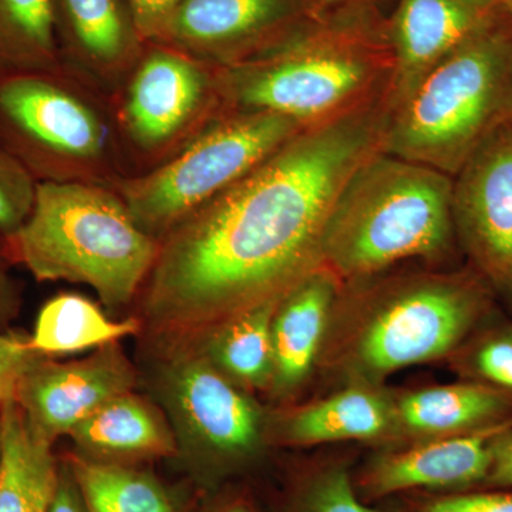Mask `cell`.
<instances>
[{"instance_id": "1", "label": "cell", "mask_w": 512, "mask_h": 512, "mask_svg": "<svg viewBox=\"0 0 512 512\" xmlns=\"http://www.w3.org/2000/svg\"><path fill=\"white\" fill-rule=\"evenodd\" d=\"M387 111L377 101L303 128L171 229L141 291L150 328L173 342L195 338L319 269L335 202L382 151Z\"/></svg>"}, {"instance_id": "2", "label": "cell", "mask_w": 512, "mask_h": 512, "mask_svg": "<svg viewBox=\"0 0 512 512\" xmlns=\"http://www.w3.org/2000/svg\"><path fill=\"white\" fill-rule=\"evenodd\" d=\"M512 121V36L503 8L393 101L382 151L454 177Z\"/></svg>"}, {"instance_id": "3", "label": "cell", "mask_w": 512, "mask_h": 512, "mask_svg": "<svg viewBox=\"0 0 512 512\" xmlns=\"http://www.w3.org/2000/svg\"><path fill=\"white\" fill-rule=\"evenodd\" d=\"M453 177L379 151L349 178L322 244L340 282L383 274L406 259H440L456 244Z\"/></svg>"}, {"instance_id": "4", "label": "cell", "mask_w": 512, "mask_h": 512, "mask_svg": "<svg viewBox=\"0 0 512 512\" xmlns=\"http://www.w3.org/2000/svg\"><path fill=\"white\" fill-rule=\"evenodd\" d=\"M6 241L37 281L90 286L109 311L143 291L160 249L113 188L89 183H39L28 221Z\"/></svg>"}, {"instance_id": "5", "label": "cell", "mask_w": 512, "mask_h": 512, "mask_svg": "<svg viewBox=\"0 0 512 512\" xmlns=\"http://www.w3.org/2000/svg\"><path fill=\"white\" fill-rule=\"evenodd\" d=\"M0 146L37 183L113 187L131 177L113 97L64 66L0 67Z\"/></svg>"}, {"instance_id": "6", "label": "cell", "mask_w": 512, "mask_h": 512, "mask_svg": "<svg viewBox=\"0 0 512 512\" xmlns=\"http://www.w3.org/2000/svg\"><path fill=\"white\" fill-rule=\"evenodd\" d=\"M393 70L390 45L301 32L252 62L217 72L225 110L264 111L312 127L389 99Z\"/></svg>"}, {"instance_id": "7", "label": "cell", "mask_w": 512, "mask_h": 512, "mask_svg": "<svg viewBox=\"0 0 512 512\" xmlns=\"http://www.w3.org/2000/svg\"><path fill=\"white\" fill-rule=\"evenodd\" d=\"M367 292L353 365L367 379L456 353L493 318L494 291L474 271L393 276Z\"/></svg>"}, {"instance_id": "8", "label": "cell", "mask_w": 512, "mask_h": 512, "mask_svg": "<svg viewBox=\"0 0 512 512\" xmlns=\"http://www.w3.org/2000/svg\"><path fill=\"white\" fill-rule=\"evenodd\" d=\"M158 366L154 390L177 441L174 460L211 494L248 473L264 451V417L247 392L222 375L190 340Z\"/></svg>"}, {"instance_id": "9", "label": "cell", "mask_w": 512, "mask_h": 512, "mask_svg": "<svg viewBox=\"0 0 512 512\" xmlns=\"http://www.w3.org/2000/svg\"><path fill=\"white\" fill-rule=\"evenodd\" d=\"M303 128L278 114L227 110L167 163L123 178L110 188L119 194L137 224L161 241Z\"/></svg>"}, {"instance_id": "10", "label": "cell", "mask_w": 512, "mask_h": 512, "mask_svg": "<svg viewBox=\"0 0 512 512\" xmlns=\"http://www.w3.org/2000/svg\"><path fill=\"white\" fill-rule=\"evenodd\" d=\"M113 101L131 177L167 163L227 111L217 69L160 42L147 43Z\"/></svg>"}, {"instance_id": "11", "label": "cell", "mask_w": 512, "mask_h": 512, "mask_svg": "<svg viewBox=\"0 0 512 512\" xmlns=\"http://www.w3.org/2000/svg\"><path fill=\"white\" fill-rule=\"evenodd\" d=\"M453 220L470 268L512 298V121L454 175Z\"/></svg>"}, {"instance_id": "12", "label": "cell", "mask_w": 512, "mask_h": 512, "mask_svg": "<svg viewBox=\"0 0 512 512\" xmlns=\"http://www.w3.org/2000/svg\"><path fill=\"white\" fill-rule=\"evenodd\" d=\"M299 0H183L154 42L231 69L298 36Z\"/></svg>"}, {"instance_id": "13", "label": "cell", "mask_w": 512, "mask_h": 512, "mask_svg": "<svg viewBox=\"0 0 512 512\" xmlns=\"http://www.w3.org/2000/svg\"><path fill=\"white\" fill-rule=\"evenodd\" d=\"M136 369L119 342L74 362L43 356L20 380L16 403L39 439L55 444L101 407L136 387Z\"/></svg>"}, {"instance_id": "14", "label": "cell", "mask_w": 512, "mask_h": 512, "mask_svg": "<svg viewBox=\"0 0 512 512\" xmlns=\"http://www.w3.org/2000/svg\"><path fill=\"white\" fill-rule=\"evenodd\" d=\"M511 424L429 439L383 454L353 474L357 494L366 503L376 504L397 495L481 490L490 471L495 434Z\"/></svg>"}, {"instance_id": "15", "label": "cell", "mask_w": 512, "mask_h": 512, "mask_svg": "<svg viewBox=\"0 0 512 512\" xmlns=\"http://www.w3.org/2000/svg\"><path fill=\"white\" fill-rule=\"evenodd\" d=\"M52 3L63 66L107 96H116L148 43L127 0Z\"/></svg>"}, {"instance_id": "16", "label": "cell", "mask_w": 512, "mask_h": 512, "mask_svg": "<svg viewBox=\"0 0 512 512\" xmlns=\"http://www.w3.org/2000/svg\"><path fill=\"white\" fill-rule=\"evenodd\" d=\"M498 8L480 0H402L390 33L394 70L387 104L409 92Z\"/></svg>"}, {"instance_id": "17", "label": "cell", "mask_w": 512, "mask_h": 512, "mask_svg": "<svg viewBox=\"0 0 512 512\" xmlns=\"http://www.w3.org/2000/svg\"><path fill=\"white\" fill-rule=\"evenodd\" d=\"M69 437L74 454L96 463L144 466L177 454L167 416L134 392L111 400L74 427Z\"/></svg>"}, {"instance_id": "18", "label": "cell", "mask_w": 512, "mask_h": 512, "mask_svg": "<svg viewBox=\"0 0 512 512\" xmlns=\"http://www.w3.org/2000/svg\"><path fill=\"white\" fill-rule=\"evenodd\" d=\"M342 282L320 266L279 299L272 319L276 393L292 392L311 372Z\"/></svg>"}, {"instance_id": "19", "label": "cell", "mask_w": 512, "mask_h": 512, "mask_svg": "<svg viewBox=\"0 0 512 512\" xmlns=\"http://www.w3.org/2000/svg\"><path fill=\"white\" fill-rule=\"evenodd\" d=\"M394 419L427 440L477 433L512 423V396L470 380L430 387L402 397Z\"/></svg>"}, {"instance_id": "20", "label": "cell", "mask_w": 512, "mask_h": 512, "mask_svg": "<svg viewBox=\"0 0 512 512\" xmlns=\"http://www.w3.org/2000/svg\"><path fill=\"white\" fill-rule=\"evenodd\" d=\"M89 512H198L205 497L190 481L170 484L143 466L96 463L70 454Z\"/></svg>"}, {"instance_id": "21", "label": "cell", "mask_w": 512, "mask_h": 512, "mask_svg": "<svg viewBox=\"0 0 512 512\" xmlns=\"http://www.w3.org/2000/svg\"><path fill=\"white\" fill-rule=\"evenodd\" d=\"M53 444L39 439L16 400L0 407V512H49L59 478Z\"/></svg>"}, {"instance_id": "22", "label": "cell", "mask_w": 512, "mask_h": 512, "mask_svg": "<svg viewBox=\"0 0 512 512\" xmlns=\"http://www.w3.org/2000/svg\"><path fill=\"white\" fill-rule=\"evenodd\" d=\"M279 299L238 313L190 342L241 389H265L274 373L272 319Z\"/></svg>"}, {"instance_id": "23", "label": "cell", "mask_w": 512, "mask_h": 512, "mask_svg": "<svg viewBox=\"0 0 512 512\" xmlns=\"http://www.w3.org/2000/svg\"><path fill=\"white\" fill-rule=\"evenodd\" d=\"M393 419L394 410L383 397L352 387L293 413L282 426L281 439L296 446L376 439Z\"/></svg>"}, {"instance_id": "24", "label": "cell", "mask_w": 512, "mask_h": 512, "mask_svg": "<svg viewBox=\"0 0 512 512\" xmlns=\"http://www.w3.org/2000/svg\"><path fill=\"white\" fill-rule=\"evenodd\" d=\"M140 328V320L117 322L90 299L62 293L40 309L29 342L33 350L46 357L70 355L119 342Z\"/></svg>"}, {"instance_id": "25", "label": "cell", "mask_w": 512, "mask_h": 512, "mask_svg": "<svg viewBox=\"0 0 512 512\" xmlns=\"http://www.w3.org/2000/svg\"><path fill=\"white\" fill-rule=\"evenodd\" d=\"M60 66L52 0H0V67Z\"/></svg>"}, {"instance_id": "26", "label": "cell", "mask_w": 512, "mask_h": 512, "mask_svg": "<svg viewBox=\"0 0 512 512\" xmlns=\"http://www.w3.org/2000/svg\"><path fill=\"white\" fill-rule=\"evenodd\" d=\"M275 512H392L357 494L345 461L313 464L291 474Z\"/></svg>"}, {"instance_id": "27", "label": "cell", "mask_w": 512, "mask_h": 512, "mask_svg": "<svg viewBox=\"0 0 512 512\" xmlns=\"http://www.w3.org/2000/svg\"><path fill=\"white\" fill-rule=\"evenodd\" d=\"M457 353L458 369L467 380L512 396V322L493 325L485 320Z\"/></svg>"}, {"instance_id": "28", "label": "cell", "mask_w": 512, "mask_h": 512, "mask_svg": "<svg viewBox=\"0 0 512 512\" xmlns=\"http://www.w3.org/2000/svg\"><path fill=\"white\" fill-rule=\"evenodd\" d=\"M37 181L18 158L0 146V235L12 238L28 221L36 201Z\"/></svg>"}, {"instance_id": "29", "label": "cell", "mask_w": 512, "mask_h": 512, "mask_svg": "<svg viewBox=\"0 0 512 512\" xmlns=\"http://www.w3.org/2000/svg\"><path fill=\"white\" fill-rule=\"evenodd\" d=\"M392 512H512V490H473L464 493L404 495Z\"/></svg>"}, {"instance_id": "30", "label": "cell", "mask_w": 512, "mask_h": 512, "mask_svg": "<svg viewBox=\"0 0 512 512\" xmlns=\"http://www.w3.org/2000/svg\"><path fill=\"white\" fill-rule=\"evenodd\" d=\"M42 357L26 336L0 333V407L16 399L20 380Z\"/></svg>"}, {"instance_id": "31", "label": "cell", "mask_w": 512, "mask_h": 512, "mask_svg": "<svg viewBox=\"0 0 512 512\" xmlns=\"http://www.w3.org/2000/svg\"><path fill=\"white\" fill-rule=\"evenodd\" d=\"M183 0H127L141 35L147 42L161 36Z\"/></svg>"}, {"instance_id": "32", "label": "cell", "mask_w": 512, "mask_h": 512, "mask_svg": "<svg viewBox=\"0 0 512 512\" xmlns=\"http://www.w3.org/2000/svg\"><path fill=\"white\" fill-rule=\"evenodd\" d=\"M481 490H512V424L495 434L490 471Z\"/></svg>"}, {"instance_id": "33", "label": "cell", "mask_w": 512, "mask_h": 512, "mask_svg": "<svg viewBox=\"0 0 512 512\" xmlns=\"http://www.w3.org/2000/svg\"><path fill=\"white\" fill-rule=\"evenodd\" d=\"M49 512H89L82 491L66 458H60L59 478Z\"/></svg>"}, {"instance_id": "34", "label": "cell", "mask_w": 512, "mask_h": 512, "mask_svg": "<svg viewBox=\"0 0 512 512\" xmlns=\"http://www.w3.org/2000/svg\"><path fill=\"white\" fill-rule=\"evenodd\" d=\"M12 262L8 241L0 235V325L12 318L18 309V288L9 272Z\"/></svg>"}, {"instance_id": "35", "label": "cell", "mask_w": 512, "mask_h": 512, "mask_svg": "<svg viewBox=\"0 0 512 512\" xmlns=\"http://www.w3.org/2000/svg\"><path fill=\"white\" fill-rule=\"evenodd\" d=\"M207 497L204 507L198 512H259L247 491L229 490L227 485L207 494Z\"/></svg>"}, {"instance_id": "36", "label": "cell", "mask_w": 512, "mask_h": 512, "mask_svg": "<svg viewBox=\"0 0 512 512\" xmlns=\"http://www.w3.org/2000/svg\"><path fill=\"white\" fill-rule=\"evenodd\" d=\"M501 8L504 10L505 18H507L508 26H510L512 36V0H503Z\"/></svg>"}, {"instance_id": "37", "label": "cell", "mask_w": 512, "mask_h": 512, "mask_svg": "<svg viewBox=\"0 0 512 512\" xmlns=\"http://www.w3.org/2000/svg\"><path fill=\"white\" fill-rule=\"evenodd\" d=\"M480 2L487 3V5L498 6L501 5L503 0H480Z\"/></svg>"}, {"instance_id": "38", "label": "cell", "mask_w": 512, "mask_h": 512, "mask_svg": "<svg viewBox=\"0 0 512 512\" xmlns=\"http://www.w3.org/2000/svg\"><path fill=\"white\" fill-rule=\"evenodd\" d=\"M323 2H326V3H338V2H342V0H323Z\"/></svg>"}]
</instances>
